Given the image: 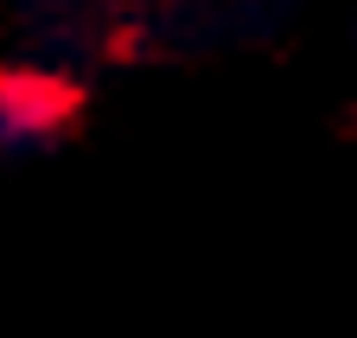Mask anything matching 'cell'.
<instances>
[{
  "instance_id": "cell-1",
  "label": "cell",
  "mask_w": 357,
  "mask_h": 338,
  "mask_svg": "<svg viewBox=\"0 0 357 338\" xmlns=\"http://www.w3.org/2000/svg\"><path fill=\"white\" fill-rule=\"evenodd\" d=\"M52 121H58V96L45 90V83H13V77H0V153L32 147Z\"/></svg>"
}]
</instances>
